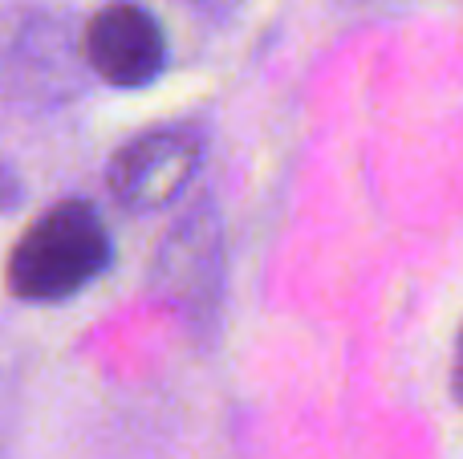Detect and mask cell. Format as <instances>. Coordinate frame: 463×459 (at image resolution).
I'll use <instances>...</instances> for the list:
<instances>
[{
    "mask_svg": "<svg viewBox=\"0 0 463 459\" xmlns=\"http://www.w3.org/2000/svg\"><path fill=\"white\" fill-rule=\"evenodd\" d=\"M114 240L102 211L90 200H61L45 208L8 252L5 281L21 301H65L110 268Z\"/></svg>",
    "mask_w": 463,
    "mask_h": 459,
    "instance_id": "cell-1",
    "label": "cell"
},
{
    "mask_svg": "<svg viewBox=\"0 0 463 459\" xmlns=\"http://www.w3.org/2000/svg\"><path fill=\"white\" fill-rule=\"evenodd\" d=\"M81 37L45 8L0 13V94L13 102H65L81 94Z\"/></svg>",
    "mask_w": 463,
    "mask_h": 459,
    "instance_id": "cell-2",
    "label": "cell"
},
{
    "mask_svg": "<svg viewBox=\"0 0 463 459\" xmlns=\"http://www.w3.org/2000/svg\"><path fill=\"white\" fill-rule=\"evenodd\" d=\"M151 285L167 297L192 330H216L220 305H224V224L212 200H200L155 248Z\"/></svg>",
    "mask_w": 463,
    "mask_h": 459,
    "instance_id": "cell-3",
    "label": "cell"
},
{
    "mask_svg": "<svg viewBox=\"0 0 463 459\" xmlns=\"http://www.w3.org/2000/svg\"><path fill=\"white\" fill-rule=\"evenodd\" d=\"M208 138L200 126H155L114 151L106 187L127 211H163L195 183Z\"/></svg>",
    "mask_w": 463,
    "mask_h": 459,
    "instance_id": "cell-4",
    "label": "cell"
},
{
    "mask_svg": "<svg viewBox=\"0 0 463 459\" xmlns=\"http://www.w3.org/2000/svg\"><path fill=\"white\" fill-rule=\"evenodd\" d=\"M81 61L118 89L151 86L167 70L163 24L143 5L114 0V5L98 8L81 29Z\"/></svg>",
    "mask_w": 463,
    "mask_h": 459,
    "instance_id": "cell-5",
    "label": "cell"
},
{
    "mask_svg": "<svg viewBox=\"0 0 463 459\" xmlns=\"http://www.w3.org/2000/svg\"><path fill=\"white\" fill-rule=\"evenodd\" d=\"M21 200H24L21 171H16L8 159H0V216H5V211H16L21 208Z\"/></svg>",
    "mask_w": 463,
    "mask_h": 459,
    "instance_id": "cell-6",
    "label": "cell"
},
{
    "mask_svg": "<svg viewBox=\"0 0 463 459\" xmlns=\"http://www.w3.org/2000/svg\"><path fill=\"white\" fill-rule=\"evenodd\" d=\"M0 452H5V431H0Z\"/></svg>",
    "mask_w": 463,
    "mask_h": 459,
    "instance_id": "cell-7",
    "label": "cell"
}]
</instances>
